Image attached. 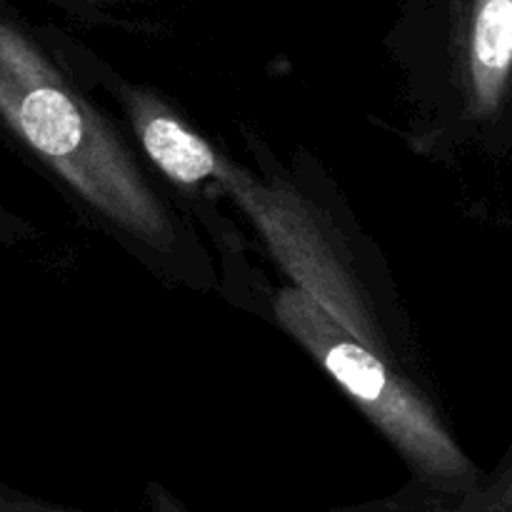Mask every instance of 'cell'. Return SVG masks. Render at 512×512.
Returning a JSON list of instances; mask_svg holds the SVG:
<instances>
[{
    "label": "cell",
    "instance_id": "obj_1",
    "mask_svg": "<svg viewBox=\"0 0 512 512\" xmlns=\"http://www.w3.org/2000/svg\"><path fill=\"white\" fill-rule=\"evenodd\" d=\"M0 110L18 128V133L45 158L55 160L65 173L75 175L83 190L98 195L100 203L123 215L138 228L153 230L138 205L125 198L123 190L93 163L98 155L95 128L73 98L45 78H30L20 63L0 50Z\"/></svg>",
    "mask_w": 512,
    "mask_h": 512
},
{
    "label": "cell",
    "instance_id": "obj_2",
    "mask_svg": "<svg viewBox=\"0 0 512 512\" xmlns=\"http://www.w3.org/2000/svg\"><path fill=\"white\" fill-rule=\"evenodd\" d=\"M512 73V0H478L470 30V78L480 113H493Z\"/></svg>",
    "mask_w": 512,
    "mask_h": 512
},
{
    "label": "cell",
    "instance_id": "obj_3",
    "mask_svg": "<svg viewBox=\"0 0 512 512\" xmlns=\"http://www.w3.org/2000/svg\"><path fill=\"white\" fill-rule=\"evenodd\" d=\"M143 145L150 158L178 183L193 185L215 173L213 150L173 118H150L143 128Z\"/></svg>",
    "mask_w": 512,
    "mask_h": 512
},
{
    "label": "cell",
    "instance_id": "obj_4",
    "mask_svg": "<svg viewBox=\"0 0 512 512\" xmlns=\"http://www.w3.org/2000/svg\"><path fill=\"white\" fill-rule=\"evenodd\" d=\"M495 512H512V510H495Z\"/></svg>",
    "mask_w": 512,
    "mask_h": 512
}]
</instances>
